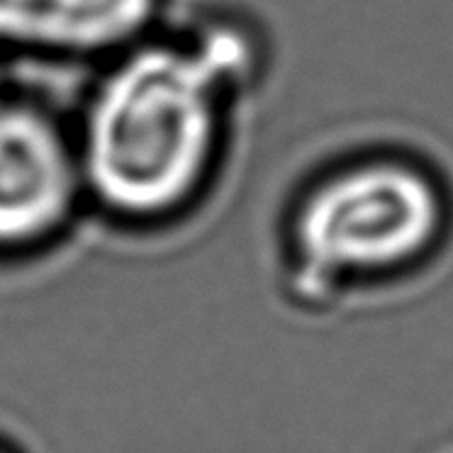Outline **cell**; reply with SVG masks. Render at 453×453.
<instances>
[{"label": "cell", "instance_id": "3", "mask_svg": "<svg viewBox=\"0 0 453 453\" xmlns=\"http://www.w3.org/2000/svg\"><path fill=\"white\" fill-rule=\"evenodd\" d=\"M73 197V164L50 119L0 110V244L50 232Z\"/></svg>", "mask_w": 453, "mask_h": 453}, {"label": "cell", "instance_id": "4", "mask_svg": "<svg viewBox=\"0 0 453 453\" xmlns=\"http://www.w3.org/2000/svg\"><path fill=\"white\" fill-rule=\"evenodd\" d=\"M157 0H0V40L66 51L108 50L147 27Z\"/></svg>", "mask_w": 453, "mask_h": 453}, {"label": "cell", "instance_id": "2", "mask_svg": "<svg viewBox=\"0 0 453 453\" xmlns=\"http://www.w3.org/2000/svg\"><path fill=\"white\" fill-rule=\"evenodd\" d=\"M446 219L441 183L403 154H365L310 188L296 222L310 293L422 257Z\"/></svg>", "mask_w": 453, "mask_h": 453}, {"label": "cell", "instance_id": "1", "mask_svg": "<svg viewBox=\"0 0 453 453\" xmlns=\"http://www.w3.org/2000/svg\"><path fill=\"white\" fill-rule=\"evenodd\" d=\"M251 61V42L234 27H215L196 47L158 44L122 61L86 122L93 190L132 215L176 205L212 154L219 96Z\"/></svg>", "mask_w": 453, "mask_h": 453}]
</instances>
